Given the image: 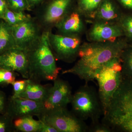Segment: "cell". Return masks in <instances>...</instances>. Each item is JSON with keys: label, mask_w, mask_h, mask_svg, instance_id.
Returning a JSON list of instances; mask_svg holds the SVG:
<instances>
[{"label": "cell", "mask_w": 132, "mask_h": 132, "mask_svg": "<svg viewBox=\"0 0 132 132\" xmlns=\"http://www.w3.org/2000/svg\"><path fill=\"white\" fill-rule=\"evenodd\" d=\"M126 39L114 42L86 43L81 46L78 57L80 59L72 68L62 72V74H72L86 83L95 80V74L104 64L114 58L120 57L129 46Z\"/></svg>", "instance_id": "obj_1"}, {"label": "cell", "mask_w": 132, "mask_h": 132, "mask_svg": "<svg viewBox=\"0 0 132 132\" xmlns=\"http://www.w3.org/2000/svg\"><path fill=\"white\" fill-rule=\"evenodd\" d=\"M49 31H44L39 39L27 50L28 59V79L40 82L55 80L61 68L56 64L50 45Z\"/></svg>", "instance_id": "obj_2"}, {"label": "cell", "mask_w": 132, "mask_h": 132, "mask_svg": "<svg viewBox=\"0 0 132 132\" xmlns=\"http://www.w3.org/2000/svg\"><path fill=\"white\" fill-rule=\"evenodd\" d=\"M120 57L114 58L104 64L98 70L95 76L98 85V94L103 116L123 79Z\"/></svg>", "instance_id": "obj_3"}, {"label": "cell", "mask_w": 132, "mask_h": 132, "mask_svg": "<svg viewBox=\"0 0 132 132\" xmlns=\"http://www.w3.org/2000/svg\"><path fill=\"white\" fill-rule=\"evenodd\" d=\"M132 114V79L123 77L104 114L103 123L114 128Z\"/></svg>", "instance_id": "obj_4"}, {"label": "cell", "mask_w": 132, "mask_h": 132, "mask_svg": "<svg viewBox=\"0 0 132 132\" xmlns=\"http://www.w3.org/2000/svg\"><path fill=\"white\" fill-rule=\"evenodd\" d=\"M71 103L73 113L82 120L90 119L94 124L103 115L98 93L87 83L72 95Z\"/></svg>", "instance_id": "obj_5"}, {"label": "cell", "mask_w": 132, "mask_h": 132, "mask_svg": "<svg viewBox=\"0 0 132 132\" xmlns=\"http://www.w3.org/2000/svg\"><path fill=\"white\" fill-rule=\"evenodd\" d=\"M38 118L58 132H85L88 130L84 120L68 111L67 108L46 111Z\"/></svg>", "instance_id": "obj_6"}, {"label": "cell", "mask_w": 132, "mask_h": 132, "mask_svg": "<svg viewBox=\"0 0 132 132\" xmlns=\"http://www.w3.org/2000/svg\"><path fill=\"white\" fill-rule=\"evenodd\" d=\"M48 41L55 58L67 62L73 61L78 57L81 40L78 36H66L49 31Z\"/></svg>", "instance_id": "obj_7"}, {"label": "cell", "mask_w": 132, "mask_h": 132, "mask_svg": "<svg viewBox=\"0 0 132 132\" xmlns=\"http://www.w3.org/2000/svg\"><path fill=\"white\" fill-rule=\"evenodd\" d=\"M72 0H52L36 19L44 31H51L53 28L70 12Z\"/></svg>", "instance_id": "obj_8"}, {"label": "cell", "mask_w": 132, "mask_h": 132, "mask_svg": "<svg viewBox=\"0 0 132 132\" xmlns=\"http://www.w3.org/2000/svg\"><path fill=\"white\" fill-rule=\"evenodd\" d=\"M12 28L16 46L26 50L37 42L44 31L36 19L32 17Z\"/></svg>", "instance_id": "obj_9"}, {"label": "cell", "mask_w": 132, "mask_h": 132, "mask_svg": "<svg viewBox=\"0 0 132 132\" xmlns=\"http://www.w3.org/2000/svg\"><path fill=\"white\" fill-rule=\"evenodd\" d=\"M73 95L69 84L57 78L54 81L52 86L49 88L43 105L46 111L65 108L71 103Z\"/></svg>", "instance_id": "obj_10"}, {"label": "cell", "mask_w": 132, "mask_h": 132, "mask_svg": "<svg viewBox=\"0 0 132 132\" xmlns=\"http://www.w3.org/2000/svg\"><path fill=\"white\" fill-rule=\"evenodd\" d=\"M28 59L27 50L13 48L0 55V68L17 72L28 79Z\"/></svg>", "instance_id": "obj_11"}, {"label": "cell", "mask_w": 132, "mask_h": 132, "mask_svg": "<svg viewBox=\"0 0 132 132\" xmlns=\"http://www.w3.org/2000/svg\"><path fill=\"white\" fill-rule=\"evenodd\" d=\"M45 111L43 102L21 97L10 98L6 111L13 120L27 116L39 118Z\"/></svg>", "instance_id": "obj_12"}, {"label": "cell", "mask_w": 132, "mask_h": 132, "mask_svg": "<svg viewBox=\"0 0 132 132\" xmlns=\"http://www.w3.org/2000/svg\"><path fill=\"white\" fill-rule=\"evenodd\" d=\"M124 36L119 24L100 21L94 23L90 29L88 37L95 42H114Z\"/></svg>", "instance_id": "obj_13"}, {"label": "cell", "mask_w": 132, "mask_h": 132, "mask_svg": "<svg viewBox=\"0 0 132 132\" xmlns=\"http://www.w3.org/2000/svg\"><path fill=\"white\" fill-rule=\"evenodd\" d=\"M59 34L78 36L82 32L83 24L79 13L70 12L55 26Z\"/></svg>", "instance_id": "obj_14"}, {"label": "cell", "mask_w": 132, "mask_h": 132, "mask_svg": "<svg viewBox=\"0 0 132 132\" xmlns=\"http://www.w3.org/2000/svg\"><path fill=\"white\" fill-rule=\"evenodd\" d=\"M49 87L41 85L40 82L28 79L26 89L19 97L43 102Z\"/></svg>", "instance_id": "obj_15"}, {"label": "cell", "mask_w": 132, "mask_h": 132, "mask_svg": "<svg viewBox=\"0 0 132 132\" xmlns=\"http://www.w3.org/2000/svg\"><path fill=\"white\" fill-rule=\"evenodd\" d=\"M16 47L12 26L0 19V55Z\"/></svg>", "instance_id": "obj_16"}, {"label": "cell", "mask_w": 132, "mask_h": 132, "mask_svg": "<svg viewBox=\"0 0 132 132\" xmlns=\"http://www.w3.org/2000/svg\"><path fill=\"white\" fill-rule=\"evenodd\" d=\"M121 14L110 0H104L95 15L94 18L102 21H118Z\"/></svg>", "instance_id": "obj_17"}, {"label": "cell", "mask_w": 132, "mask_h": 132, "mask_svg": "<svg viewBox=\"0 0 132 132\" xmlns=\"http://www.w3.org/2000/svg\"><path fill=\"white\" fill-rule=\"evenodd\" d=\"M14 131L22 132H40L42 123L40 120H36L32 116H27L13 120Z\"/></svg>", "instance_id": "obj_18"}, {"label": "cell", "mask_w": 132, "mask_h": 132, "mask_svg": "<svg viewBox=\"0 0 132 132\" xmlns=\"http://www.w3.org/2000/svg\"><path fill=\"white\" fill-rule=\"evenodd\" d=\"M104 0H79V12L94 18L95 15Z\"/></svg>", "instance_id": "obj_19"}, {"label": "cell", "mask_w": 132, "mask_h": 132, "mask_svg": "<svg viewBox=\"0 0 132 132\" xmlns=\"http://www.w3.org/2000/svg\"><path fill=\"white\" fill-rule=\"evenodd\" d=\"M120 57L123 77L132 79V47L129 45L122 52Z\"/></svg>", "instance_id": "obj_20"}, {"label": "cell", "mask_w": 132, "mask_h": 132, "mask_svg": "<svg viewBox=\"0 0 132 132\" xmlns=\"http://www.w3.org/2000/svg\"><path fill=\"white\" fill-rule=\"evenodd\" d=\"M31 17L25 12H15L8 8L2 19L13 27L27 20Z\"/></svg>", "instance_id": "obj_21"}, {"label": "cell", "mask_w": 132, "mask_h": 132, "mask_svg": "<svg viewBox=\"0 0 132 132\" xmlns=\"http://www.w3.org/2000/svg\"><path fill=\"white\" fill-rule=\"evenodd\" d=\"M118 21L127 40L132 41V14H121Z\"/></svg>", "instance_id": "obj_22"}, {"label": "cell", "mask_w": 132, "mask_h": 132, "mask_svg": "<svg viewBox=\"0 0 132 132\" xmlns=\"http://www.w3.org/2000/svg\"><path fill=\"white\" fill-rule=\"evenodd\" d=\"M8 8L15 12H25L31 10L27 0H6Z\"/></svg>", "instance_id": "obj_23"}, {"label": "cell", "mask_w": 132, "mask_h": 132, "mask_svg": "<svg viewBox=\"0 0 132 132\" xmlns=\"http://www.w3.org/2000/svg\"><path fill=\"white\" fill-rule=\"evenodd\" d=\"M13 120L6 112L0 113V132L14 131Z\"/></svg>", "instance_id": "obj_24"}, {"label": "cell", "mask_w": 132, "mask_h": 132, "mask_svg": "<svg viewBox=\"0 0 132 132\" xmlns=\"http://www.w3.org/2000/svg\"><path fill=\"white\" fill-rule=\"evenodd\" d=\"M16 73L12 72L0 68V86H4L12 85L16 79Z\"/></svg>", "instance_id": "obj_25"}, {"label": "cell", "mask_w": 132, "mask_h": 132, "mask_svg": "<svg viewBox=\"0 0 132 132\" xmlns=\"http://www.w3.org/2000/svg\"><path fill=\"white\" fill-rule=\"evenodd\" d=\"M28 79L22 80H15L12 83L14 93L11 98H18L26 89Z\"/></svg>", "instance_id": "obj_26"}, {"label": "cell", "mask_w": 132, "mask_h": 132, "mask_svg": "<svg viewBox=\"0 0 132 132\" xmlns=\"http://www.w3.org/2000/svg\"><path fill=\"white\" fill-rule=\"evenodd\" d=\"M114 128H117L126 132H132V114L122 120Z\"/></svg>", "instance_id": "obj_27"}, {"label": "cell", "mask_w": 132, "mask_h": 132, "mask_svg": "<svg viewBox=\"0 0 132 132\" xmlns=\"http://www.w3.org/2000/svg\"><path fill=\"white\" fill-rule=\"evenodd\" d=\"M93 126L90 128V131L93 132H111L112 130L111 127L105 123L102 124L97 123L93 124Z\"/></svg>", "instance_id": "obj_28"}, {"label": "cell", "mask_w": 132, "mask_h": 132, "mask_svg": "<svg viewBox=\"0 0 132 132\" xmlns=\"http://www.w3.org/2000/svg\"><path fill=\"white\" fill-rule=\"evenodd\" d=\"M6 107L5 94L1 91H0V113H3L6 112Z\"/></svg>", "instance_id": "obj_29"}, {"label": "cell", "mask_w": 132, "mask_h": 132, "mask_svg": "<svg viewBox=\"0 0 132 132\" xmlns=\"http://www.w3.org/2000/svg\"><path fill=\"white\" fill-rule=\"evenodd\" d=\"M40 121L41 122L42 126L40 132H58L54 128L42 121Z\"/></svg>", "instance_id": "obj_30"}, {"label": "cell", "mask_w": 132, "mask_h": 132, "mask_svg": "<svg viewBox=\"0 0 132 132\" xmlns=\"http://www.w3.org/2000/svg\"><path fill=\"white\" fill-rule=\"evenodd\" d=\"M8 8L6 0H0V19H3Z\"/></svg>", "instance_id": "obj_31"}, {"label": "cell", "mask_w": 132, "mask_h": 132, "mask_svg": "<svg viewBox=\"0 0 132 132\" xmlns=\"http://www.w3.org/2000/svg\"><path fill=\"white\" fill-rule=\"evenodd\" d=\"M118 1L125 8L132 11V0H118Z\"/></svg>", "instance_id": "obj_32"}, {"label": "cell", "mask_w": 132, "mask_h": 132, "mask_svg": "<svg viewBox=\"0 0 132 132\" xmlns=\"http://www.w3.org/2000/svg\"><path fill=\"white\" fill-rule=\"evenodd\" d=\"M44 0H27L30 7H31V9L32 8L40 4Z\"/></svg>", "instance_id": "obj_33"}, {"label": "cell", "mask_w": 132, "mask_h": 132, "mask_svg": "<svg viewBox=\"0 0 132 132\" xmlns=\"http://www.w3.org/2000/svg\"><path fill=\"white\" fill-rule=\"evenodd\" d=\"M129 46H130L132 47V43L131 44H129Z\"/></svg>", "instance_id": "obj_34"}]
</instances>
